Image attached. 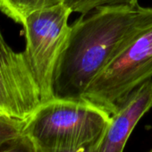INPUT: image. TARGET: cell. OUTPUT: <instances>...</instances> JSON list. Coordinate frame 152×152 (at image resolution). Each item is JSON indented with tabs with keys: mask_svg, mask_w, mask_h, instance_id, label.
<instances>
[{
	"mask_svg": "<svg viewBox=\"0 0 152 152\" xmlns=\"http://www.w3.org/2000/svg\"><path fill=\"white\" fill-rule=\"evenodd\" d=\"M3 149H5V148H0V151H1V150H3Z\"/></svg>",
	"mask_w": 152,
	"mask_h": 152,
	"instance_id": "4fadbf2b",
	"label": "cell"
},
{
	"mask_svg": "<svg viewBox=\"0 0 152 152\" xmlns=\"http://www.w3.org/2000/svg\"><path fill=\"white\" fill-rule=\"evenodd\" d=\"M64 3L72 12L84 15L103 6L127 5L136 7L138 0H65Z\"/></svg>",
	"mask_w": 152,
	"mask_h": 152,
	"instance_id": "9c48e42d",
	"label": "cell"
},
{
	"mask_svg": "<svg viewBox=\"0 0 152 152\" xmlns=\"http://www.w3.org/2000/svg\"><path fill=\"white\" fill-rule=\"evenodd\" d=\"M152 108V81L135 89L111 120L98 143L90 152H124L133 129L141 117Z\"/></svg>",
	"mask_w": 152,
	"mask_h": 152,
	"instance_id": "8992f818",
	"label": "cell"
},
{
	"mask_svg": "<svg viewBox=\"0 0 152 152\" xmlns=\"http://www.w3.org/2000/svg\"><path fill=\"white\" fill-rule=\"evenodd\" d=\"M65 0H0V11L15 23H23L31 13L64 3Z\"/></svg>",
	"mask_w": 152,
	"mask_h": 152,
	"instance_id": "52a82bcc",
	"label": "cell"
},
{
	"mask_svg": "<svg viewBox=\"0 0 152 152\" xmlns=\"http://www.w3.org/2000/svg\"><path fill=\"white\" fill-rule=\"evenodd\" d=\"M72 13L63 3L34 11L22 23L26 39L23 53L39 88L42 104L54 99L55 72L69 39Z\"/></svg>",
	"mask_w": 152,
	"mask_h": 152,
	"instance_id": "277c9868",
	"label": "cell"
},
{
	"mask_svg": "<svg viewBox=\"0 0 152 152\" xmlns=\"http://www.w3.org/2000/svg\"><path fill=\"white\" fill-rule=\"evenodd\" d=\"M152 77V27L136 36L94 79L83 100L115 114L130 94Z\"/></svg>",
	"mask_w": 152,
	"mask_h": 152,
	"instance_id": "3957f363",
	"label": "cell"
},
{
	"mask_svg": "<svg viewBox=\"0 0 152 152\" xmlns=\"http://www.w3.org/2000/svg\"><path fill=\"white\" fill-rule=\"evenodd\" d=\"M42 105L40 91L23 52H15L0 31V115L26 122Z\"/></svg>",
	"mask_w": 152,
	"mask_h": 152,
	"instance_id": "5b68a950",
	"label": "cell"
},
{
	"mask_svg": "<svg viewBox=\"0 0 152 152\" xmlns=\"http://www.w3.org/2000/svg\"><path fill=\"white\" fill-rule=\"evenodd\" d=\"M110 120L108 113L86 100L54 98L26 121L23 133L41 150L75 152L92 148Z\"/></svg>",
	"mask_w": 152,
	"mask_h": 152,
	"instance_id": "7a4b0ae2",
	"label": "cell"
},
{
	"mask_svg": "<svg viewBox=\"0 0 152 152\" xmlns=\"http://www.w3.org/2000/svg\"><path fill=\"white\" fill-rule=\"evenodd\" d=\"M152 27V7H99L71 25L54 76V98L81 100L94 79L136 36Z\"/></svg>",
	"mask_w": 152,
	"mask_h": 152,
	"instance_id": "6da1fadb",
	"label": "cell"
},
{
	"mask_svg": "<svg viewBox=\"0 0 152 152\" xmlns=\"http://www.w3.org/2000/svg\"><path fill=\"white\" fill-rule=\"evenodd\" d=\"M25 123L0 115V148H6L23 135Z\"/></svg>",
	"mask_w": 152,
	"mask_h": 152,
	"instance_id": "ba28073f",
	"label": "cell"
},
{
	"mask_svg": "<svg viewBox=\"0 0 152 152\" xmlns=\"http://www.w3.org/2000/svg\"><path fill=\"white\" fill-rule=\"evenodd\" d=\"M90 149H91V148H90ZM90 149H86V148H81V149L76 150L75 152H90Z\"/></svg>",
	"mask_w": 152,
	"mask_h": 152,
	"instance_id": "8fae6325",
	"label": "cell"
},
{
	"mask_svg": "<svg viewBox=\"0 0 152 152\" xmlns=\"http://www.w3.org/2000/svg\"><path fill=\"white\" fill-rule=\"evenodd\" d=\"M39 152H67V151H44V150H41V149L39 148Z\"/></svg>",
	"mask_w": 152,
	"mask_h": 152,
	"instance_id": "7c38bea8",
	"label": "cell"
},
{
	"mask_svg": "<svg viewBox=\"0 0 152 152\" xmlns=\"http://www.w3.org/2000/svg\"><path fill=\"white\" fill-rule=\"evenodd\" d=\"M0 152H39L35 142L25 133L15 142Z\"/></svg>",
	"mask_w": 152,
	"mask_h": 152,
	"instance_id": "30bf717a",
	"label": "cell"
},
{
	"mask_svg": "<svg viewBox=\"0 0 152 152\" xmlns=\"http://www.w3.org/2000/svg\"><path fill=\"white\" fill-rule=\"evenodd\" d=\"M148 152H152V149H151V150H149V151H148Z\"/></svg>",
	"mask_w": 152,
	"mask_h": 152,
	"instance_id": "5bb4252c",
	"label": "cell"
}]
</instances>
